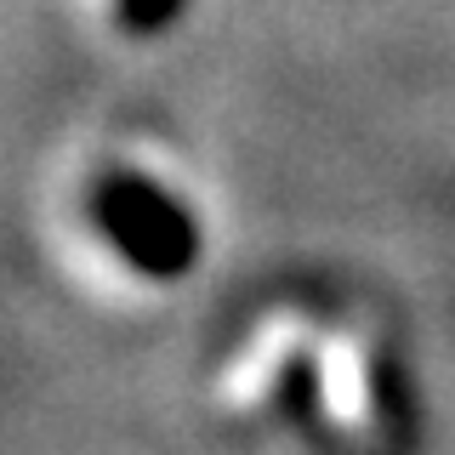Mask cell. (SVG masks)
<instances>
[{
  "mask_svg": "<svg viewBox=\"0 0 455 455\" xmlns=\"http://www.w3.org/2000/svg\"><path fill=\"white\" fill-rule=\"evenodd\" d=\"M97 211H103V222L114 228V239H120L142 267H154V274H171L177 262L194 256L188 217L154 188L132 182V177H108V188L97 194Z\"/></svg>",
  "mask_w": 455,
  "mask_h": 455,
  "instance_id": "1",
  "label": "cell"
}]
</instances>
